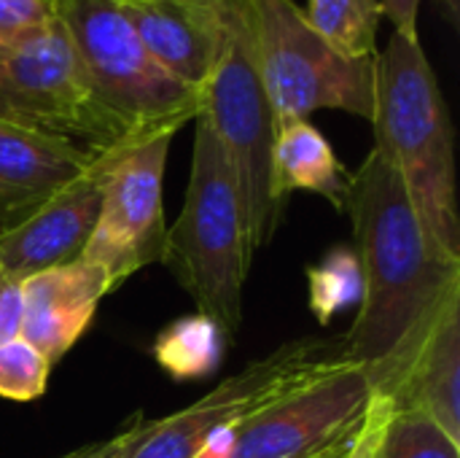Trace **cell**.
Segmentation results:
<instances>
[{
    "mask_svg": "<svg viewBox=\"0 0 460 458\" xmlns=\"http://www.w3.org/2000/svg\"><path fill=\"white\" fill-rule=\"evenodd\" d=\"M342 211L353 221L364 275L358 316L342 348L348 362L367 370L372 391H385L460 286V262L431 240L399 170L377 146L350 175Z\"/></svg>",
    "mask_w": 460,
    "mask_h": 458,
    "instance_id": "cell-1",
    "label": "cell"
},
{
    "mask_svg": "<svg viewBox=\"0 0 460 458\" xmlns=\"http://www.w3.org/2000/svg\"><path fill=\"white\" fill-rule=\"evenodd\" d=\"M199 113L208 119L232 165L253 254L275 238L283 205L272 189L278 124L256 65L253 30L243 0L232 11L221 57L199 89Z\"/></svg>",
    "mask_w": 460,
    "mask_h": 458,
    "instance_id": "cell-6",
    "label": "cell"
},
{
    "mask_svg": "<svg viewBox=\"0 0 460 458\" xmlns=\"http://www.w3.org/2000/svg\"><path fill=\"white\" fill-rule=\"evenodd\" d=\"M256 46V65L275 124L345 111L372 121L375 59L332 46L294 0H243Z\"/></svg>",
    "mask_w": 460,
    "mask_h": 458,
    "instance_id": "cell-5",
    "label": "cell"
},
{
    "mask_svg": "<svg viewBox=\"0 0 460 458\" xmlns=\"http://www.w3.org/2000/svg\"><path fill=\"white\" fill-rule=\"evenodd\" d=\"M111 294L102 267L75 259L22 281V332L54 367L86 332L100 300Z\"/></svg>",
    "mask_w": 460,
    "mask_h": 458,
    "instance_id": "cell-13",
    "label": "cell"
},
{
    "mask_svg": "<svg viewBox=\"0 0 460 458\" xmlns=\"http://www.w3.org/2000/svg\"><path fill=\"white\" fill-rule=\"evenodd\" d=\"M100 108L127 138L178 132L199 113V92L175 81L140 43L116 0H54Z\"/></svg>",
    "mask_w": 460,
    "mask_h": 458,
    "instance_id": "cell-4",
    "label": "cell"
},
{
    "mask_svg": "<svg viewBox=\"0 0 460 458\" xmlns=\"http://www.w3.org/2000/svg\"><path fill=\"white\" fill-rule=\"evenodd\" d=\"M100 213V159L57 192L22 224L0 235V273L27 281L51 267L81 259Z\"/></svg>",
    "mask_w": 460,
    "mask_h": 458,
    "instance_id": "cell-11",
    "label": "cell"
},
{
    "mask_svg": "<svg viewBox=\"0 0 460 458\" xmlns=\"http://www.w3.org/2000/svg\"><path fill=\"white\" fill-rule=\"evenodd\" d=\"M232 3L202 0H116L146 51L181 84L202 89L229 30Z\"/></svg>",
    "mask_w": 460,
    "mask_h": 458,
    "instance_id": "cell-10",
    "label": "cell"
},
{
    "mask_svg": "<svg viewBox=\"0 0 460 458\" xmlns=\"http://www.w3.org/2000/svg\"><path fill=\"white\" fill-rule=\"evenodd\" d=\"M372 458H460V445L429 416L391 405L377 429Z\"/></svg>",
    "mask_w": 460,
    "mask_h": 458,
    "instance_id": "cell-19",
    "label": "cell"
},
{
    "mask_svg": "<svg viewBox=\"0 0 460 458\" xmlns=\"http://www.w3.org/2000/svg\"><path fill=\"white\" fill-rule=\"evenodd\" d=\"M388 410H391V400L372 391V400H369L367 413H364V418H361L358 437H356V443H353L348 458H372V448H375L377 429H380V424H383V418H385Z\"/></svg>",
    "mask_w": 460,
    "mask_h": 458,
    "instance_id": "cell-23",
    "label": "cell"
},
{
    "mask_svg": "<svg viewBox=\"0 0 460 458\" xmlns=\"http://www.w3.org/2000/svg\"><path fill=\"white\" fill-rule=\"evenodd\" d=\"M310 24L348 57H377L380 0H307Z\"/></svg>",
    "mask_w": 460,
    "mask_h": 458,
    "instance_id": "cell-17",
    "label": "cell"
},
{
    "mask_svg": "<svg viewBox=\"0 0 460 458\" xmlns=\"http://www.w3.org/2000/svg\"><path fill=\"white\" fill-rule=\"evenodd\" d=\"M0 119L73 140L94 154L129 140L100 108L57 16L30 38L0 46Z\"/></svg>",
    "mask_w": 460,
    "mask_h": 458,
    "instance_id": "cell-8",
    "label": "cell"
},
{
    "mask_svg": "<svg viewBox=\"0 0 460 458\" xmlns=\"http://www.w3.org/2000/svg\"><path fill=\"white\" fill-rule=\"evenodd\" d=\"M51 375L49 359L27 340L13 337L0 346V397L13 402L38 400Z\"/></svg>",
    "mask_w": 460,
    "mask_h": 458,
    "instance_id": "cell-20",
    "label": "cell"
},
{
    "mask_svg": "<svg viewBox=\"0 0 460 458\" xmlns=\"http://www.w3.org/2000/svg\"><path fill=\"white\" fill-rule=\"evenodd\" d=\"M135 424H137V416L119 435H113L108 440H100V443H92V445H84V448H78V451H73V454H67V456L62 458H121L124 451H127V445H129V440H132V435H135Z\"/></svg>",
    "mask_w": 460,
    "mask_h": 458,
    "instance_id": "cell-25",
    "label": "cell"
},
{
    "mask_svg": "<svg viewBox=\"0 0 460 458\" xmlns=\"http://www.w3.org/2000/svg\"><path fill=\"white\" fill-rule=\"evenodd\" d=\"M251 256L232 165L208 119L197 113L186 202L172 229H167L162 262L199 313L232 337L243 324Z\"/></svg>",
    "mask_w": 460,
    "mask_h": 458,
    "instance_id": "cell-3",
    "label": "cell"
},
{
    "mask_svg": "<svg viewBox=\"0 0 460 458\" xmlns=\"http://www.w3.org/2000/svg\"><path fill=\"white\" fill-rule=\"evenodd\" d=\"M353 437H356V435H353ZM353 437H350V440H353ZM342 445H345V443H342ZM329 454H332V451H329Z\"/></svg>",
    "mask_w": 460,
    "mask_h": 458,
    "instance_id": "cell-28",
    "label": "cell"
},
{
    "mask_svg": "<svg viewBox=\"0 0 460 458\" xmlns=\"http://www.w3.org/2000/svg\"><path fill=\"white\" fill-rule=\"evenodd\" d=\"M94 162L73 140L0 119V235L32 216Z\"/></svg>",
    "mask_w": 460,
    "mask_h": 458,
    "instance_id": "cell-12",
    "label": "cell"
},
{
    "mask_svg": "<svg viewBox=\"0 0 460 458\" xmlns=\"http://www.w3.org/2000/svg\"><path fill=\"white\" fill-rule=\"evenodd\" d=\"M226 351L224 329L202 316H183L172 321L156 340H154V359L156 364L175 381H197L218 370Z\"/></svg>",
    "mask_w": 460,
    "mask_h": 458,
    "instance_id": "cell-16",
    "label": "cell"
},
{
    "mask_svg": "<svg viewBox=\"0 0 460 458\" xmlns=\"http://www.w3.org/2000/svg\"><path fill=\"white\" fill-rule=\"evenodd\" d=\"M22 281L0 273V346L22 332Z\"/></svg>",
    "mask_w": 460,
    "mask_h": 458,
    "instance_id": "cell-22",
    "label": "cell"
},
{
    "mask_svg": "<svg viewBox=\"0 0 460 458\" xmlns=\"http://www.w3.org/2000/svg\"><path fill=\"white\" fill-rule=\"evenodd\" d=\"M202 3H232V0H202Z\"/></svg>",
    "mask_w": 460,
    "mask_h": 458,
    "instance_id": "cell-27",
    "label": "cell"
},
{
    "mask_svg": "<svg viewBox=\"0 0 460 458\" xmlns=\"http://www.w3.org/2000/svg\"><path fill=\"white\" fill-rule=\"evenodd\" d=\"M375 394L388 397L394 408L429 416L460 445V286L445 297L399 381Z\"/></svg>",
    "mask_w": 460,
    "mask_h": 458,
    "instance_id": "cell-14",
    "label": "cell"
},
{
    "mask_svg": "<svg viewBox=\"0 0 460 458\" xmlns=\"http://www.w3.org/2000/svg\"><path fill=\"white\" fill-rule=\"evenodd\" d=\"M54 0H0V46H13L54 22Z\"/></svg>",
    "mask_w": 460,
    "mask_h": 458,
    "instance_id": "cell-21",
    "label": "cell"
},
{
    "mask_svg": "<svg viewBox=\"0 0 460 458\" xmlns=\"http://www.w3.org/2000/svg\"><path fill=\"white\" fill-rule=\"evenodd\" d=\"M367 413V410H364ZM361 429V427H358ZM356 437H358V432H356ZM356 437L353 440H348L345 445H340V448H334L332 454H326V456H321V458H348V454H350V448H353V443H356Z\"/></svg>",
    "mask_w": 460,
    "mask_h": 458,
    "instance_id": "cell-26",
    "label": "cell"
},
{
    "mask_svg": "<svg viewBox=\"0 0 460 458\" xmlns=\"http://www.w3.org/2000/svg\"><path fill=\"white\" fill-rule=\"evenodd\" d=\"M348 184L350 173L310 119H291L278 127L272 148V189L283 208L294 192L305 189L326 197L342 211Z\"/></svg>",
    "mask_w": 460,
    "mask_h": 458,
    "instance_id": "cell-15",
    "label": "cell"
},
{
    "mask_svg": "<svg viewBox=\"0 0 460 458\" xmlns=\"http://www.w3.org/2000/svg\"><path fill=\"white\" fill-rule=\"evenodd\" d=\"M172 132L129 138L100 151V213L81 259L105 270L111 292L137 270L162 262L164 165Z\"/></svg>",
    "mask_w": 460,
    "mask_h": 458,
    "instance_id": "cell-9",
    "label": "cell"
},
{
    "mask_svg": "<svg viewBox=\"0 0 460 458\" xmlns=\"http://www.w3.org/2000/svg\"><path fill=\"white\" fill-rule=\"evenodd\" d=\"M380 5H383V16L391 19L394 32L418 38V13L423 0H380ZM450 11H456L453 0H450Z\"/></svg>",
    "mask_w": 460,
    "mask_h": 458,
    "instance_id": "cell-24",
    "label": "cell"
},
{
    "mask_svg": "<svg viewBox=\"0 0 460 458\" xmlns=\"http://www.w3.org/2000/svg\"><path fill=\"white\" fill-rule=\"evenodd\" d=\"M345 362L342 337H302L283 343L237 375L221 381L194 405L159 421H143L137 416L135 435L121 458H197L205 440L221 427L270 408Z\"/></svg>",
    "mask_w": 460,
    "mask_h": 458,
    "instance_id": "cell-7",
    "label": "cell"
},
{
    "mask_svg": "<svg viewBox=\"0 0 460 458\" xmlns=\"http://www.w3.org/2000/svg\"><path fill=\"white\" fill-rule=\"evenodd\" d=\"M375 146L399 170L431 240L460 262L456 135L420 35L394 32L375 59Z\"/></svg>",
    "mask_w": 460,
    "mask_h": 458,
    "instance_id": "cell-2",
    "label": "cell"
},
{
    "mask_svg": "<svg viewBox=\"0 0 460 458\" xmlns=\"http://www.w3.org/2000/svg\"><path fill=\"white\" fill-rule=\"evenodd\" d=\"M364 297V275L353 248L337 246L318 265L307 267V302L318 324L326 327L340 313L358 308Z\"/></svg>",
    "mask_w": 460,
    "mask_h": 458,
    "instance_id": "cell-18",
    "label": "cell"
}]
</instances>
